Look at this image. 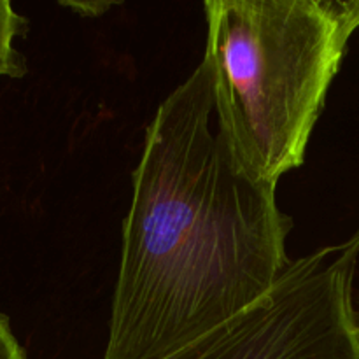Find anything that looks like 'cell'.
I'll return each mask as SVG.
<instances>
[{
	"label": "cell",
	"instance_id": "obj_1",
	"mask_svg": "<svg viewBox=\"0 0 359 359\" xmlns=\"http://www.w3.org/2000/svg\"><path fill=\"white\" fill-rule=\"evenodd\" d=\"M104 359H153L265 297L291 259L277 186L238 158L203 53L160 104L133 170Z\"/></svg>",
	"mask_w": 359,
	"mask_h": 359
},
{
	"label": "cell",
	"instance_id": "obj_2",
	"mask_svg": "<svg viewBox=\"0 0 359 359\" xmlns=\"http://www.w3.org/2000/svg\"><path fill=\"white\" fill-rule=\"evenodd\" d=\"M203 9L217 116L242 163L277 186L304 163L359 28V0H207Z\"/></svg>",
	"mask_w": 359,
	"mask_h": 359
},
{
	"label": "cell",
	"instance_id": "obj_3",
	"mask_svg": "<svg viewBox=\"0 0 359 359\" xmlns=\"http://www.w3.org/2000/svg\"><path fill=\"white\" fill-rule=\"evenodd\" d=\"M358 259L359 230L293 259L251 307L153 359H359Z\"/></svg>",
	"mask_w": 359,
	"mask_h": 359
},
{
	"label": "cell",
	"instance_id": "obj_4",
	"mask_svg": "<svg viewBox=\"0 0 359 359\" xmlns=\"http://www.w3.org/2000/svg\"><path fill=\"white\" fill-rule=\"evenodd\" d=\"M27 30V21L13 4L0 0V77H21L27 72L25 60L14 42Z\"/></svg>",
	"mask_w": 359,
	"mask_h": 359
},
{
	"label": "cell",
	"instance_id": "obj_5",
	"mask_svg": "<svg viewBox=\"0 0 359 359\" xmlns=\"http://www.w3.org/2000/svg\"><path fill=\"white\" fill-rule=\"evenodd\" d=\"M0 359H27L23 347L14 337L7 316L0 312Z\"/></svg>",
	"mask_w": 359,
	"mask_h": 359
},
{
	"label": "cell",
	"instance_id": "obj_6",
	"mask_svg": "<svg viewBox=\"0 0 359 359\" xmlns=\"http://www.w3.org/2000/svg\"><path fill=\"white\" fill-rule=\"evenodd\" d=\"M62 6L70 7V9L77 11L81 16H100L105 11H109L112 7V4L109 2H84V4H76V2H62Z\"/></svg>",
	"mask_w": 359,
	"mask_h": 359
},
{
	"label": "cell",
	"instance_id": "obj_7",
	"mask_svg": "<svg viewBox=\"0 0 359 359\" xmlns=\"http://www.w3.org/2000/svg\"><path fill=\"white\" fill-rule=\"evenodd\" d=\"M358 326H359V316H358Z\"/></svg>",
	"mask_w": 359,
	"mask_h": 359
}]
</instances>
